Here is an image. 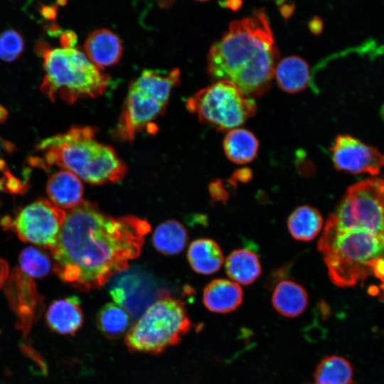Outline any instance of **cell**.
<instances>
[{
	"mask_svg": "<svg viewBox=\"0 0 384 384\" xmlns=\"http://www.w3.org/2000/svg\"><path fill=\"white\" fill-rule=\"evenodd\" d=\"M150 230L146 219L114 218L96 203L82 201L66 214L56 242L49 247L54 271L81 291L101 287L139 256Z\"/></svg>",
	"mask_w": 384,
	"mask_h": 384,
	"instance_id": "1",
	"label": "cell"
},
{
	"mask_svg": "<svg viewBox=\"0 0 384 384\" xmlns=\"http://www.w3.org/2000/svg\"><path fill=\"white\" fill-rule=\"evenodd\" d=\"M278 56L268 17L257 9L252 16L231 22L212 46L208 71L213 79L230 81L252 98L269 88Z\"/></svg>",
	"mask_w": 384,
	"mask_h": 384,
	"instance_id": "2",
	"label": "cell"
},
{
	"mask_svg": "<svg viewBox=\"0 0 384 384\" xmlns=\"http://www.w3.org/2000/svg\"><path fill=\"white\" fill-rule=\"evenodd\" d=\"M383 218L344 205L329 215L317 247L335 285L353 287L373 276V264L383 257Z\"/></svg>",
	"mask_w": 384,
	"mask_h": 384,
	"instance_id": "3",
	"label": "cell"
},
{
	"mask_svg": "<svg viewBox=\"0 0 384 384\" xmlns=\"http://www.w3.org/2000/svg\"><path fill=\"white\" fill-rule=\"evenodd\" d=\"M98 130L91 126H73L64 133L40 142L37 154L30 158L33 166L61 167L95 185L120 181L127 166L110 146L97 141Z\"/></svg>",
	"mask_w": 384,
	"mask_h": 384,
	"instance_id": "4",
	"label": "cell"
},
{
	"mask_svg": "<svg viewBox=\"0 0 384 384\" xmlns=\"http://www.w3.org/2000/svg\"><path fill=\"white\" fill-rule=\"evenodd\" d=\"M36 52L45 71L40 90L50 100L73 104L80 99L95 98L105 93L110 76L103 73L76 48H53L39 42Z\"/></svg>",
	"mask_w": 384,
	"mask_h": 384,
	"instance_id": "5",
	"label": "cell"
},
{
	"mask_svg": "<svg viewBox=\"0 0 384 384\" xmlns=\"http://www.w3.org/2000/svg\"><path fill=\"white\" fill-rule=\"evenodd\" d=\"M191 322L183 302L164 296L140 316L124 337L129 351L158 354L178 344Z\"/></svg>",
	"mask_w": 384,
	"mask_h": 384,
	"instance_id": "6",
	"label": "cell"
},
{
	"mask_svg": "<svg viewBox=\"0 0 384 384\" xmlns=\"http://www.w3.org/2000/svg\"><path fill=\"white\" fill-rule=\"evenodd\" d=\"M187 110L205 123L219 129H233L252 117L257 110L253 99L232 82L218 80L199 90L186 102Z\"/></svg>",
	"mask_w": 384,
	"mask_h": 384,
	"instance_id": "7",
	"label": "cell"
},
{
	"mask_svg": "<svg viewBox=\"0 0 384 384\" xmlns=\"http://www.w3.org/2000/svg\"><path fill=\"white\" fill-rule=\"evenodd\" d=\"M66 213L46 199H38L21 209L14 218L3 225L25 242L51 247L56 242Z\"/></svg>",
	"mask_w": 384,
	"mask_h": 384,
	"instance_id": "8",
	"label": "cell"
},
{
	"mask_svg": "<svg viewBox=\"0 0 384 384\" xmlns=\"http://www.w3.org/2000/svg\"><path fill=\"white\" fill-rule=\"evenodd\" d=\"M110 294L132 319L138 318L156 301L169 295L166 289L156 288L150 277L134 270L117 277Z\"/></svg>",
	"mask_w": 384,
	"mask_h": 384,
	"instance_id": "9",
	"label": "cell"
},
{
	"mask_svg": "<svg viewBox=\"0 0 384 384\" xmlns=\"http://www.w3.org/2000/svg\"><path fill=\"white\" fill-rule=\"evenodd\" d=\"M6 294L17 317V328L26 336L41 314L43 298L33 279L20 269L12 272L6 286Z\"/></svg>",
	"mask_w": 384,
	"mask_h": 384,
	"instance_id": "10",
	"label": "cell"
},
{
	"mask_svg": "<svg viewBox=\"0 0 384 384\" xmlns=\"http://www.w3.org/2000/svg\"><path fill=\"white\" fill-rule=\"evenodd\" d=\"M331 150L334 164L338 170L376 175L383 164V156L376 149L351 136H338Z\"/></svg>",
	"mask_w": 384,
	"mask_h": 384,
	"instance_id": "11",
	"label": "cell"
},
{
	"mask_svg": "<svg viewBox=\"0 0 384 384\" xmlns=\"http://www.w3.org/2000/svg\"><path fill=\"white\" fill-rule=\"evenodd\" d=\"M166 106L130 85L114 135L132 142L137 132L162 114Z\"/></svg>",
	"mask_w": 384,
	"mask_h": 384,
	"instance_id": "12",
	"label": "cell"
},
{
	"mask_svg": "<svg viewBox=\"0 0 384 384\" xmlns=\"http://www.w3.org/2000/svg\"><path fill=\"white\" fill-rule=\"evenodd\" d=\"M122 52L120 38L107 28L93 31L84 43V53L101 70L116 64L120 60Z\"/></svg>",
	"mask_w": 384,
	"mask_h": 384,
	"instance_id": "13",
	"label": "cell"
},
{
	"mask_svg": "<svg viewBox=\"0 0 384 384\" xmlns=\"http://www.w3.org/2000/svg\"><path fill=\"white\" fill-rule=\"evenodd\" d=\"M46 323L54 332L73 335L83 324V315L78 297L71 296L54 301L46 314Z\"/></svg>",
	"mask_w": 384,
	"mask_h": 384,
	"instance_id": "14",
	"label": "cell"
},
{
	"mask_svg": "<svg viewBox=\"0 0 384 384\" xmlns=\"http://www.w3.org/2000/svg\"><path fill=\"white\" fill-rule=\"evenodd\" d=\"M242 289L238 283L216 279L205 287L203 302L210 311L225 314L236 309L242 302Z\"/></svg>",
	"mask_w": 384,
	"mask_h": 384,
	"instance_id": "15",
	"label": "cell"
},
{
	"mask_svg": "<svg viewBox=\"0 0 384 384\" xmlns=\"http://www.w3.org/2000/svg\"><path fill=\"white\" fill-rule=\"evenodd\" d=\"M46 191L53 204L63 208H73L82 201L83 186L75 174L63 169L50 176Z\"/></svg>",
	"mask_w": 384,
	"mask_h": 384,
	"instance_id": "16",
	"label": "cell"
},
{
	"mask_svg": "<svg viewBox=\"0 0 384 384\" xmlns=\"http://www.w3.org/2000/svg\"><path fill=\"white\" fill-rule=\"evenodd\" d=\"M179 81L180 70L177 68L166 73L149 69L144 70L131 86L166 106L172 90Z\"/></svg>",
	"mask_w": 384,
	"mask_h": 384,
	"instance_id": "17",
	"label": "cell"
},
{
	"mask_svg": "<svg viewBox=\"0 0 384 384\" xmlns=\"http://www.w3.org/2000/svg\"><path fill=\"white\" fill-rule=\"evenodd\" d=\"M272 303L274 309L281 315L294 318L302 314L308 305V294L298 283L284 280L274 288Z\"/></svg>",
	"mask_w": 384,
	"mask_h": 384,
	"instance_id": "18",
	"label": "cell"
},
{
	"mask_svg": "<svg viewBox=\"0 0 384 384\" xmlns=\"http://www.w3.org/2000/svg\"><path fill=\"white\" fill-rule=\"evenodd\" d=\"M187 257L192 269L202 274L216 272L224 260L219 245L210 239L194 240L188 247Z\"/></svg>",
	"mask_w": 384,
	"mask_h": 384,
	"instance_id": "19",
	"label": "cell"
},
{
	"mask_svg": "<svg viewBox=\"0 0 384 384\" xmlns=\"http://www.w3.org/2000/svg\"><path fill=\"white\" fill-rule=\"evenodd\" d=\"M274 75L279 87L289 93L304 90L310 80L309 65L298 56H289L278 63Z\"/></svg>",
	"mask_w": 384,
	"mask_h": 384,
	"instance_id": "20",
	"label": "cell"
},
{
	"mask_svg": "<svg viewBox=\"0 0 384 384\" xmlns=\"http://www.w3.org/2000/svg\"><path fill=\"white\" fill-rule=\"evenodd\" d=\"M225 270L229 277L236 283L247 285L260 277L261 265L255 252L247 249H238L227 257Z\"/></svg>",
	"mask_w": 384,
	"mask_h": 384,
	"instance_id": "21",
	"label": "cell"
},
{
	"mask_svg": "<svg viewBox=\"0 0 384 384\" xmlns=\"http://www.w3.org/2000/svg\"><path fill=\"white\" fill-rule=\"evenodd\" d=\"M323 226V218L320 212L309 206L297 208L289 216L288 230L297 240L310 241L320 233Z\"/></svg>",
	"mask_w": 384,
	"mask_h": 384,
	"instance_id": "22",
	"label": "cell"
},
{
	"mask_svg": "<svg viewBox=\"0 0 384 384\" xmlns=\"http://www.w3.org/2000/svg\"><path fill=\"white\" fill-rule=\"evenodd\" d=\"M258 146V142L254 134L240 128L230 129L223 142L225 155L231 161L238 164L252 161Z\"/></svg>",
	"mask_w": 384,
	"mask_h": 384,
	"instance_id": "23",
	"label": "cell"
},
{
	"mask_svg": "<svg viewBox=\"0 0 384 384\" xmlns=\"http://www.w3.org/2000/svg\"><path fill=\"white\" fill-rule=\"evenodd\" d=\"M152 242L154 247L164 255H176L181 252L188 242L186 228L176 220H167L156 228Z\"/></svg>",
	"mask_w": 384,
	"mask_h": 384,
	"instance_id": "24",
	"label": "cell"
},
{
	"mask_svg": "<svg viewBox=\"0 0 384 384\" xmlns=\"http://www.w3.org/2000/svg\"><path fill=\"white\" fill-rule=\"evenodd\" d=\"M353 370L349 361L338 356H329L317 365L314 384H352Z\"/></svg>",
	"mask_w": 384,
	"mask_h": 384,
	"instance_id": "25",
	"label": "cell"
},
{
	"mask_svg": "<svg viewBox=\"0 0 384 384\" xmlns=\"http://www.w3.org/2000/svg\"><path fill=\"white\" fill-rule=\"evenodd\" d=\"M129 322V315L122 307L113 303L104 305L97 316V325L100 331L111 339L120 337L127 329Z\"/></svg>",
	"mask_w": 384,
	"mask_h": 384,
	"instance_id": "26",
	"label": "cell"
},
{
	"mask_svg": "<svg viewBox=\"0 0 384 384\" xmlns=\"http://www.w3.org/2000/svg\"><path fill=\"white\" fill-rule=\"evenodd\" d=\"M20 270L30 277L46 276L51 267L49 257L41 250L32 247L25 248L19 257Z\"/></svg>",
	"mask_w": 384,
	"mask_h": 384,
	"instance_id": "27",
	"label": "cell"
},
{
	"mask_svg": "<svg viewBox=\"0 0 384 384\" xmlns=\"http://www.w3.org/2000/svg\"><path fill=\"white\" fill-rule=\"evenodd\" d=\"M24 49V40L20 33L9 29L0 34V59L12 62L19 58Z\"/></svg>",
	"mask_w": 384,
	"mask_h": 384,
	"instance_id": "28",
	"label": "cell"
},
{
	"mask_svg": "<svg viewBox=\"0 0 384 384\" xmlns=\"http://www.w3.org/2000/svg\"><path fill=\"white\" fill-rule=\"evenodd\" d=\"M21 349L23 353L36 363L43 374L47 373V366L42 356L28 343H21Z\"/></svg>",
	"mask_w": 384,
	"mask_h": 384,
	"instance_id": "29",
	"label": "cell"
},
{
	"mask_svg": "<svg viewBox=\"0 0 384 384\" xmlns=\"http://www.w3.org/2000/svg\"><path fill=\"white\" fill-rule=\"evenodd\" d=\"M60 41L63 48H74L77 43V36L73 31H65L61 34Z\"/></svg>",
	"mask_w": 384,
	"mask_h": 384,
	"instance_id": "30",
	"label": "cell"
},
{
	"mask_svg": "<svg viewBox=\"0 0 384 384\" xmlns=\"http://www.w3.org/2000/svg\"><path fill=\"white\" fill-rule=\"evenodd\" d=\"M210 192L213 198L216 200H223L225 201L228 198V194L223 187V186L219 183H213L210 188Z\"/></svg>",
	"mask_w": 384,
	"mask_h": 384,
	"instance_id": "31",
	"label": "cell"
},
{
	"mask_svg": "<svg viewBox=\"0 0 384 384\" xmlns=\"http://www.w3.org/2000/svg\"><path fill=\"white\" fill-rule=\"evenodd\" d=\"M9 265L8 263L0 259V288L2 287L5 281L9 277Z\"/></svg>",
	"mask_w": 384,
	"mask_h": 384,
	"instance_id": "32",
	"label": "cell"
},
{
	"mask_svg": "<svg viewBox=\"0 0 384 384\" xmlns=\"http://www.w3.org/2000/svg\"><path fill=\"white\" fill-rule=\"evenodd\" d=\"M251 172L248 169H241L236 173L235 178L240 181L247 182L251 178Z\"/></svg>",
	"mask_w": 384,
	"mask_h": 384,
	"instance_id": "33",
	"label": "cell"
},
{
	"mask_svg": "<svg viewBox=\"0 0 384 384\" xmlns=\"http://www.w3.org/2000/svg\"><path fill=\"white\" fill-rule=\"evenodd\" d=\"M225 4L227 5L228 8L238 9L241 5V1L240 0H228Z\"/></svg>",
	"mask_w": 384,
	"mask_h": 384,
	"instance_id": "34",
	"label": "cell"
},
{
	"mask_svg": "<svg viewBox=\"0 0 384 384\" xmlns=\"http://www.w3.org/2000/svg\"><path fill=\"white\" fill-rule=\"evenodd\" d=\"M8 117L7 110L0 105V123L4 122Z\"/></svg>",
	"mask_w": 384,
	"mask_h": 384,
	"instance_id": "35",
	"label": "cell"
},
{
	"mask_svg": "<svg viewBox=\"0 0 384 384\" xmlns=\"http://www.w3.org/2000/svg\"><path fill=\"white\" fill-rule=\"evenodd\" d=\"M196 1H208V0H196Z\"/></svg>",
	"mask_w": 384,
	"mask_h": 384,
	"instance_id": "36",
	"label": "cell"
},
{
	"mask_svg": "<svg viewBox=\"0 0 384 384\" xmlns=\"http://www.w3.org/2000/svg\"><path fill=\"white\" fill-rule=\"evenodd\" d=\"M353 384V383H352Z\"/></svg>",
	"mask_w": 384,
	"mask_h": 384,
	"instance_id": "37",
	"label": "cell"
}]
</instances>
